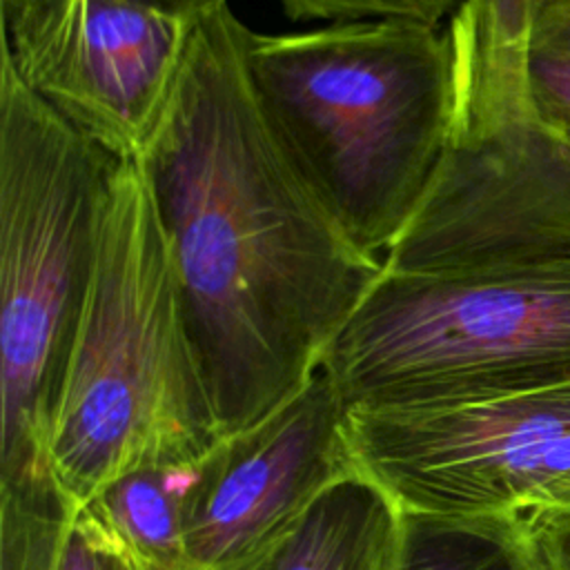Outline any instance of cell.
<instances>
[{"instance_id": "obj_20", "label": "cell", "mask_w": 570, "mask_h": 570, "mask_svg": "<svg viewBox=\"0 0 570 570\" xmlns=\"http://www.w3.org/2000/svg\"><path fill=\"white\" fill-rule=\"evenodd\" d=\"M561 138H563V140H566V142H568V145H570V131H568V134H563V136H561Z\"/></svg>"}, {"instance_id": "obj_19", "label": "cell", "mask_w": 570, "mask_h": 570, "mask_svg": "<svg viewBox=\"0 0 570 570\" xmlns=\"http://www.w3.org/2000/svg\"><path fill=\"white\" fill-rule=\"evenodd\" d=\"M127 2L142 7L147 11L187 22V24H198L203 18L227 7V0H127Z\"/></svg>"}, {"instance_id": "obj_6", "label": "cell", "mask_w": 570, "mask_h": 570, "mask_svg": "<svg viewBox=\"0 0 570 570\" xmlns=\"http://www.w3.org/2000/svg\"><path fill=\"white\" fill-rule=\"evenodd\" d=\"M354 470L396 510L532 514L570 503V383L403 405H347Z\"/></svg>"}, {"instance_id": "obj_17", "label": "cell", "mask_w": 570, "mask_h": 570, "mask_svg": "<svg viewBox=\"0 0 570 570\" xmlns=\"http://www.w3.org/2000/svg\"><path fill=\"white\" fill-rule=\"evenodd\" d=\"M60 570H149L87 508H76Z\"/></svg>"}, {"instance_id": "obj_15", "label": "cell", "mask_w": 570, "mask_h": 570, "mask_svg": "<svg viewBox=\"0 0 570 570\" xmlns=\"http://www.w3.org/2000/svg\"><path fill=\"white\" fill-rule=\"evenodd\" d=\"M534 118L557 136L570 131V0H537L528 58Z\"/></svg>"}, {"instance_id": "obj_11", "label": "cell", "mask_w": 570, "mask_h": 570, "mask_svg": "<svg viewBox=\"0 0 570 570\" xmlns=\"http://www.w3.org/2000/svg\"><path fill=\"white\" fill-rule=\"evenodd\" d=\"M394 521V503L356 472L330 485L269 550L236 570H379Z\"/></svg>"}, {"instance_id": "obj_3", "label": "cell", "mask_w": 570, "mask_h": 570, "mask_svg": "<svg viewBox=\"0 0 570 570\" xmlns=\"http://www.w3.org/2000/svg\"><path fill=\"white\" fill-rule=\"evenodd\" d=\"M223 436L180 316L165 238L134 158L105 212L96 285L56 394L42 459L73 505Z\"/></svg>"}, {"instance_id": "obj_8", "label": "cell", "mask_w": 570, "mask_h": 570, "mask_svg": "<svg viewBox=\"0 0 570 570\" xmlns=\"http://www.w3.org/2000/svg\"><path fill=\"white\" fill-rule=\"evenodd\" d=\"M0 18L18 78L120 160L138 154L196 27L127 0H0Z\"/></svg>"}, {"instance_id": "obj_1", "label": "cell", "mask_w": 570, "mask_h": 570, "mask_svg": "<svg viewBox=\"0 0 570 570\" xmlns=\"http://www.w3.org/2000/svg\"><path fill=\"white\" fill-rule=\"evenodd\" d=\"M227 7L203 18L134 163L223 434L292 396L383 272L309 189L267 122Z\"/></svg>"}, {"instance_id": "obj_10", "label": "cell", "mask_w": 570, "mask_h": 570, "mask_svg": "<svg viewBox=\"0 0 570 570\" xmlns=\"http://www.w3.org/2000/svg\"><path fill=\"white\" fill-rule=\"evenodd\" d=\"M537 0H461L448 36L454 65V120L448 145L488 140L539 122L525 58Z\"/></svg>"}, {"instance_id": "obj_4", "label": "cell", "mask_w": 570, "mask_h": 570, "mask_svg": "<svg viewBox=\"0 0 570 570\" xmlns=\"http://www.w3.org/2000/svg\"><path fill=\"white\" fill-rule=\"evenodd\" d=\"M120 158L0 69V479L47 468V421L85 318Z\"/></svg>"}, {"instance_id": "obj_12", "label": "cell", "mask_w": 570, "mask_h": 570, "mask_svg": "<svg viewBox=\"0 0 570 570\" xmlns=\"http://www.w3.org/2000/svg\"><path fill=\"white\" fill-rule=\"evenodd\" d=\"M379 570H546L523 514L396 510Z\"/></svg>"}, {"instance_id": "obj_14", "label": "cell", "mask_w": 570, "mask_h": 570, "mask_svg": "<svg viewBox=\"0 0 570 570\" xmlns=\"http://www.w3.org/2000/svg\"><path fill=\"white\" fill-rule=\"evenodd\" d=\"M76 508L47 468L0 479V570H60Z\"/></svg>"}, {"instance_id": "obj_9", "label": "cell", "mask_w": 570, "mask_h": 570, "mask_svg": "<svg viewBox=\"0 0 570 570\" xmlns=\"http://www.w3.org/2000/svg\"><path fill=\"white\" fill-rule=\"evenodd\" d=\"M347 405L330 374H314L247 428L223 434L198 461L187 570H236L269 550L336 481L356 474Z\"/></svg>"}, {"instance_id": "obj_2", "label": "cell", "mask_w": 570, "mask_h": 570, "mask_svg": "<svg viewBox=\"0 0 570 570\" xmlns=\"http://www.w3.org/2000/svg\"><path fill=\"white\" fill-rule=\"evenodd\" d=\"M245 67L267 122L321 205L363 254H385L450 142L448 29L407 18L296 33L247 27Z\"/></svg>"}, {"instance_id": "obj_18", "label": "cell", "mask_w": 570, "mask_h": 570, "mask_svg": "<svg viewBox=\"0 0 570 570\" xmlns=\"http://www.w3.org/2000/svg\"><path fill=\"white\" fill-rule=\"evenodd\" d=\"M530 523L546 570H570V503L523 514Z\"/></svg>"}, {"instance_id": "obj_7", "label": "cell", "mask_w": 570, "mask_h": 570, "mask_svg": "<svg viewBox=\"0 0 570 570\" xmlns=\"http://www.w3.org/2000/svg\"><path fill=\"white\" fill-rule=\"evenodd\" d=\"M570 258V145L532 122L448 145L383 269L463 278Z\"/></svg>"}, {"instance_id": "obj_5", "label": "cell", "mask_w": 570, "mask_h": 570, "mask_svg": "<svg viewBox=\"0 0 570 570\" xmlns=\"http://www.w3.org/2000/svg\"><path fill=\"white\" fill-rule=\"evenodd\" d=\"M321 367L345 405L476 401L570 383V258L428 278L381 272Z\"/></svg>"}, {"instance_id": "obj_13", "label": "cell", "mask_w": 570, "mask_h": 570, "mask_svg": "<svg viewBox=\"0 0 570 570\" xmlns=\"http://www.w3.org/2000/svg\"><path fill=\"white\" fill-rule=\"evenodd\" d=\"M198 459L122 474L82 508L149 570H187L185 528Z\"/></svg>"}, {"instance_id": "obj_16", "label": "cell", "mask_w": 570, "mask_h": 570, "mask_svg": "<svg viewBox=\"0 0 570 570\" xmlns=\"http://www.w3.org/2000/svg\"><path fill=\"white\" fill-rule=\"evenodd\" d=\"M292 20H370L407 18L425 24H441L461 0H278Z\"/></svg>"}]
</instances>
